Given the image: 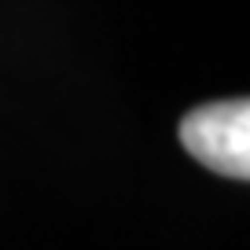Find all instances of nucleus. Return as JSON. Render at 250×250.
Returning a JSON list of instances; mask_svg holds the SVG:
<instances>
[{
    "label": "nucleus",
    "instance_id": "obj_1",
    "mask_svg": "<svg viewBox=\"0 0 250 250\" xmlns=\"http://www.w3.org/2000/svg\"><path fill=\"white\" fill-rule=\"evenodd\" d=\"M180 144L195 162L232 180L250 177V103L217 100L180 118Z\"/></svg>",
    "mask_w": 250,
    "mask_h": 250
}]
</instances>
